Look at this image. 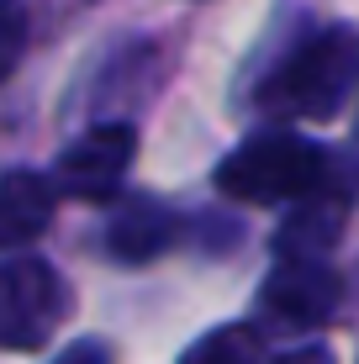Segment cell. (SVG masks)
Here are the masks:
<instances>
[{"label":"cell","mask_w":359,"mask_h":364,"mask_svg":"<svg viewBox=\"0 0 359 364\" xmlns=\"http://www.w3.org/2000/svg\"><path fill=\"white\" fill-rule=\"evenodd\" d=\"M27 32H32L27 6H21V0H0V85L11 80V69L27 53Z\"/></svg>","instance_id":"10"},{"label":"cell","mask_w":359,"mask_h":364,"mask_svg":"<svg viewBox=\"0 0 359 364\" xmlns=\"http://www.w3.org/2000/svg\"><path fill=\"white\" fill-rule=\"evenodd\" d=\"M259 354H264V343L249 322H227V328H212L206 338H195L180 364H259Z\"/></svg>","instance_id":"9"},{"label":"cell","mask_w":359,"mask_h":364,"mask_svg":"<svg viewBox=\"0 0 359 364\" xmlns=\"http://www.w3.org/2000/svg\"><path fill=\"white\" fill-rule=\"evenodd\" d=\"M323 180L328 154L301 132H259L232 148L212 174L217 196L238 200V206H286V200L323 191Z\"/></svg>","instance_id":"2"},{"label":"cell","mask_w":359,"mask_h":364,"mask_svg":"<svg viewBox=\"0 0 359 364\" xmlns=\"http://www.w3.org/2000/svg\"><path fill=\"white\" fill-rule=\"evenodd\" d=\"M259 301L286 328H323L343 306V280L328 259H275V269L264 274Z\"/></svg>","instance_id":"5"},{"label":"cell","mask_w":359,"mask_h":364,"mask_svg":"<svg viewBox=\"0 0 359 364\" xmlns=\"http://www.w3.org/2000/svg\"><path fill=\"white\" fill-rule=\"evenodd\" d=\"M69 317V285L48 259L16 254L0 264V348L6 354H37L53 343Z\"/></svg>","instance_id":"3"},{"label":"cell","mask_w":359,"mask_h":364,"mask_svg":"<svg viewBox=\"0 0 359 364\" xmlns=\"http://www.w3.org/2000/svg\"><path fill=\"white\" fill-rule=\"evenodd\" d=\"M359 85V32L354 27H323L306 43H296L269 69L259 106L286 122H328L343 111V100Z\"/></svg>","instance_id":"1"},{"label":"cell","mask_w":359,"mask_h":364,"mask_svg":"<svg viewBox=\"0 0 359 364\" xmlns=\"http://www.w3.org/2000/svg\"><path fill=\"white\" fill-rule=\"evenodd\" d=\"M138 159V127L132 122H95L58 154V191L85 206H106L127 180V164Z\"/></svg>","instance_id":"4"},{"label":"cell","mask_w":359,"mask_h":364,"mask_svg":"<svg viewBox=\"0 0 359 364\" xmlns=\"http://www.w3.org/2000/svg\"><path fill=\"white\" fill-rule=\"evenodd\" d=\"M180 237V217L175 206H164L159 196H127L117 211H111L106 228V254L117 264H154L175 248Z\"/></svg>","instance_id":"6"},{"label":"cell","mask_w":359,"mask_h":364,"mask_svg":"<svg viewBox=\"0 0 359 364\" xmlns=\"http://www.w3.org/2000/svg\"><path fill=\"white\" fill-rule=\"evenodd\" d=\"M275 364H338V359H333L328 343H301V348H291V354H280Z\"/></svg>","instance_id":"11"},{"label":"cell","mask_w":359,"mask_h":364,"mask_svg":"<svg viewBox=\"0 0 359 364\" xmlns=\"http://www.w3.org/2000/svg\"><path fill=\"white\" fill-rule=\"evenodd\" d=\"M58 206V191L37 169H6L0 174V248H32L48 232Z\"/></svg>","instance_id":"7"},{"label":"cell","mask_w":359,"mask_h":364,"mask_svg":"<svg viewBox=\"0 0 359 364\" xmlns=\"http://www.w3.org/2000/svg\"><path fill=\"white\" fill-rule=\"evenodd\" d=\"M58 364H106V348L101 343H80V348H69Z\"/></svg>","instance_id":"12"},{"label":"cell","mask_w":359,"mask_h":364,"mask_svg":"<svg viewBox=\"0 0 359 364\" xmlns=\"http://www.w3.org/2000/svg\"><path fill=\"white\" fill-rule=\"evenodd\" d=\"M343 222H349L343 196H301L275 228V259H328L343 237Z\"/></svg>","instance_id":"8"}]
</instances>
